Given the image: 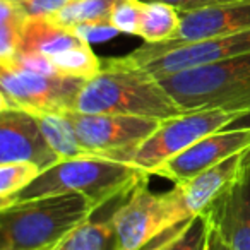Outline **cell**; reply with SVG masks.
Segmentation results:
<instances>
[{
    "label": "cell",
    "instance_id": "obj_1",
    "mask_svg": "<svg viewBox=\"0 0 250 250\" xmlns=\"http://www.w3.org/2000/svg\"><path fill=\"white\" fill-rule=\"evenodd\" d=\"M74 111L167 120L178 117L185 110L160 79L125 57H118L103 60L100 72L84 81Z\"/></svg>",
    "mask_w": 250,
    "mask_h": 250
},
{
    "label": "cell",
    "instance_id": "obj_2",
    "mask_svg": "<svg viewBox=\"0 0 250 250\" xmlns=\"http://www.w3.org/2000/svg\"><path fill=\"white\" fill-rule=\"evenodd\" d=\"M98 208L81 194H60L0 209V250H52Z\"/></svg>",
    "mask_w": 250,
    "mask_h": 250
},
{
    "label": "cell",
    "instance_id": "obj_3",
    "mask_svg": "<svg viewBox=\"0 0 250 250\" xmlns=\"http://www.w3.org/2000/svg\"><path fill=\"white\" fill-rule=\"evenodd\" d=\"M144 177L149 175L129 163L100 156H81L59 161L42 171L36 180L12 197L11 204L50 195L81 194L101 209L130 192Z\"/></svg>",
    "mask_w": 250,
    "mask_h": 250
},
{
    "label": "cell",
    "instance_id": "obj_4",
    "mask_svg": "<svg viewBox=\"0 0 250 250\" xmlns=\"http://www.w3.org/2000/svg\"><path fill=\"white\" fill-rule=\"evenodd\" d=\"M160 81L185 111L226 110L250 115V53Z\"/></svg>",
    "mask_w": 250,
    "mask_h": 250
},
{
    "label": "cell",
    "instance_id": "obj_5",
    "mask_svg": "<svg viewBox=\"0 0 250 250\" xmlns=\"http://www.w3.org/2000/svg\"><path fill=\"white\" fill-rule=\"evenodd\" d=\"M147 180L149 177H144L111 212L115 250H143L167 229L190 219L177 185L156 194Z\"/></svg>",
    "mask_w": 250,
    "mask_h": 250
},
{
    "label": "cell",
    "instance_id": "obj_6",
    "mask_svg": "<svg viewBox=\"0 0 250 250\" xmlns=\"http://www.w3.org/2000/svg\"><path fill=\"white\" fill-rule=\"evenodd\" d=\"M245 113L226 110H192L173 118L161 120L160 127L141 144L130 165L153 175L158 167L167 163L201 141L202 137L218 130L228 129L236 120L245 118Z\"/></svg>",
    "mask_w": 250,
    "mask_h": 250
},
{
    "label": "cell",
    "instance_id": "obj_7",
    "mask_svg": "<svg viewBox=\"0 0 250 250\" xmlns=\"http://www.w3.org/2000/svg\"><path fill=\"white\" fill-rule=\"evenodd\" d=\"M69 117L86 154L129 165L141 144L161 124L158 118L134 115L69 111Z\"/></svg>",
    "mask_w": 250,
    "mask_h": 250
},
{
    "label": "cell",
    "instance_id": "obj_8",
    "mask_svg": "<svg viewBox=\"0 0 250 250\" xmlns=\"http://www.w3.org/2000/svg\"><path fill=\"white\" fill-rule=\"evenodd\" d=\"M83 84V79L0 65V108H21L33 115L69 113L76 110Z\"/></svg>",
    "mask_w": 250,
    "mask_h": 250
},
{
    "label": "cell",
    "instance_id": "obj_9",
    "mask_svg": "<svg viewBox=\"0 0 250 250\" xmlns=\"http://www.w3.org/2000/svg\"><path fill=\"white\" fill-rule=\"evenodd\" d=\"M180 29L173 40L163 43H144L132 53L125 55V59L139 63L177 45L250 31V0H236L229 4L185 11L180 12Z\"/></svg>",
    "mask_w": 250,
    "mask_h": 250
},
{
    "label": "cell",
    "instance_id": "obj_10",
    "mask_svg": "<svg viewBox=\"0 0 250 250\" xmlns=\"http://www.w3.org/2000/svg\"><path fill=\"white\" fill-rule=\"evenodd\" d=\"M243 53H250V31L177 45L173 48L156 53L151 59L143 60L137 65L153 74L156 79H165L185 70L218 63Z\"/></svg>",
    "mask_w": 250,
    "mask_h": 250
},
{
    "label": "cell",
    "instance_id": "obj_11",
    "mask_svg": "<svg viewBox=\"0 0 250 250\" xmlns=\"http://www.w3.org/2000/svg\"><path fill=\"white\" fill-rule=\"evenodd\" d=\"M247 149H250V125H231V129L228 127L202 137L180 154L158 167L153 175L168 178L173 184H185L195 175Z\"/></svg>",
    "mask_w": 250,
    "mask_h": 250
},
{
    "label": "cell",
    "instance_id": "obj_12",
    "mask_svg": "<svg viewBox=\"0 0 250 250\" xmlns=\"http://www.w3.org/2000/svg\"><path fill=\"white\" fill-rule=\"evenodd\" d=\"M29 161L42 171L59 163L36 115L21 108H0V163Z\"/></svg>",
    "mask_w": 250,
    "mask_h": 250
},
{
    "label": "cell",
    "instance_id": "obj_13",
    "mask_svg": "<svg viewBox=\"0 0 250 250\" xmlns=\"http://www.w3.org/2000/svg\"><path fill=\"white\" fill-rule=\"evenodd\" d=\"M228 250H250V161L236 184L204 212Z\"/></svg>",
    "mask_w": 250,
    "mask_h": 250
},
{
    "label": "cell",
    "instance_id": "obj_14",
    "mask_svg": "<svg viewBox=\"0 0 250 250\" xmlns=\"http://www.w3.org/2000/svg\"><path fill=\"white\" fill-rule=\"evenodd\" d=\"M249 151V149H247ZM247 151L233 154L228 160L195 175L185 184H175L190 218L204 214L216 201L223 197L242 177L247 165Z\"/></svg>",
    "mask_w": 250,
    "mask_h": 250
},
{
    "label": "cell",
    "instance_id": "obj_15",
    "mask_svg": "<svg viewBox=\"0 0 250 250\" xmlns=\"http://www.w3.org/2000/svg\"><path fill=\"white\" fill-rule=\"evenodd\" d=\"M84 43L72 29L57 24L52 18H28L22 26L19 53H42L53 57Z\"/></svg>",
    "mask_w": 250,
    "mask_h": 250
},
{
    "label": "cell",
    "instance_id": "obj_16",
    "mask_svg": "<svg viewBox=\"0 0 250 250\" xmlns=\"http://www.w3.org/2000/svg\"><path fill=\"white\" fill-rule=\"evenodd\" d=\"M180 11L165 2H147L143 5L139 35L144 43H163L177 36L180 29Z\"/></svg>",
    "mask_w": 250,
    "mask_h": 250
},
{
    "label": "cell",
    "instance_id": "obj_17",
    "mask_svg": "<svg viewBox=\"0 0 250 250\" xmlns=\"http://www.w3.org/2000/svg\"><path fill=\"white\" fill-rule=\"evenodd\" d=\"M52 250H115V228L111 214L94 219V214Z\"/></svg>",
    "mask_w": 250,
    "mask_h": 250
},
{
    "label": "cell",
    "instance_id": "obj_18",
    "mask_svg": "<svg viewBox=\"0 0 250 250\" xmlns=\"http://www.w3.org/2000/svg\"><path fill=\"white\" fill-rule=\"evenodd\" d=\"M36 117H38L42 130L48 141L50 147L55 151L60 161L89 156L77 139L76 129H74L69 113H46L36 115Z\"/></svg>",
    "mask_w": 250,
    "mask_h": 250
},
{
    "label": "cell",
    "instance_id": "obj_19",
    "mask_svg": "<svg viewBox=\"0 0 250 250\" xmlns=\"http://www.w3.org/2000/svg\"><path fill=\"white\" fill-rule=\"evenodd\" d=\"M50 60L55 65L57 72L63 77H72V79L87 81L94 77L101 70L103 60L96 57L89 43H81L72 48L60 52L57 55L50 57Z\"/></svg>",
    "mask_w": 250,
    "mask_h": 250
},
{
    "label": "cell",
    "instance_id": "obj_20",
    "mask_svg": "<svg viewBox=\"0 0 250 250\" xmlns=\"http://www.w3.org/2000/svg\"><path fill=\"white\" fill-rule=\"evenodd\" d=\"M26 19L12 0H0V63H11L18 57Z\"/></svg>",
    "mask_w": 250,
    "mask_h": 250
},
{
    "label": "cell",
    "instance_id": "obj_21",
    "mask_svg": "<svg viewBox=\"0 0 250 250\" xmlns=\"http://www.w3.org/2000/svg\"><path fill=\"white\" fill-rule=\"evenodd\" d=\"M117 4L118 0H72L50 18L57 24L70 29L83 22L110 21L111 11Z\"/></svg>",
    "mask_w": 250,
    "mask_h": 250
},
{
    "label": "cell",
    "instance_id": "obj_22",
    "mask_svg": "<svg viewBox=\"0 0 250 250\" xmlns=\"http://www.w3.org/2000/svg\"><path fill=\"white\" fill-rule=\"evenodd\" d=\"M42 170L29 161L0 163V209L7 208L12 197L40 177Z\"/></svg>",
    "mask_w": 250,
    "mask_h": 250
},
{
    "label": "cell",
    "instance_id": "obj_23",
    "mask_svg": "<svg viewBox=\"0 0 250 250\" xmlns=\"http://www.w3.org/2000/svg\"><path fill=\"white\" fill-rule=\"evenodd\" d=\"M212 225L208 214L190 218L171 238L165 250H209Z\"/></svg>",
    "mask_w": 250,
    "mask_h": 250
},
{
    "label": "cell",
    "instance_id": "obj_24",
    "mask_svg": "<svg viewBox=\"0 0 250 250\" xmlns=\"http://www.w3.org/2000/svg\"><path fill=\"white\" fill-rule=\"evenodd\" d=\"M143 2L139 0H118L110 16V22L124 35H139Z\"/></svg>",
    "mask_w": 250,
    "mask_h": 250
},
{
    "label": "cell",
    "instance_id": "obj_25",
    "mask_svg": "<svg viewBox=\"0 0 250 250\" xmlns=\"http://www.w3.org/2000/svg\"><path fill=\"white\" fill-rule=\"evenodd\" d=\"M83 42L86 43H101L108 42V40L115 38L117 35H120L117 28L111 24L110 21H93V22H83L77 24L74 28H70Z\"/></svg>",
    "mask_w": 250,
    "mask_h": 250
},
{
    "label": "cell",
    "instance_id": "obj_26",
    "mask_svg": "<svg viewBox=\"0 0 250 250\" xmlns=\"http://www.w3.org/2000/svg\"><path fill=\"white\" fill-rule=\"evenodd\" d=\"M28 18H50L72 0H12Z\"/></svg>",
    "mask_w": 250,
    "mask_h": 250
},
{
    "label": "cell",
    "instance_id": "obj_27",
    "mask_svg": "<svg viewBox=\"0 0 250 250\" xmlns=\"http://www.w3.org/2000/svg\"><path fill=\"white\" fill-rule=\"evenodd\" d=\"M139 2H143V4H147V2H165V4L177 7L180 12H185L202 7H212V5L229 4V2H236V0H139Z\"/></svg>",
    "mask_w": 250,
    "mask_h": 250
},
{
    "label": "cell",
    "instance_id": "obj_28",
    "mask_svg": "<svg viewBox=\"0 0 250 250\" xmlns=\"http://www.w3.org/2000/svg\"><path fill=\"white\" fill-rule=\"evenodd\" d=\"M185 223H187V221H185ZM185 223H182V225H177V226H173V228L167 229L163 235H160L158 238H154L151 243H147V245L144 247L143 250H165L168 243L171 242V238H173V236L177 235L178 231H180V228L185 225Z\"/></svg>",
    "mask_w": 250,
    "mask_h": 250
},
{
    "label": "cell",
    "instance_id": "obj_29",
    "mask_svg": "<svg viewBox=\"0 0 250 250\" xmlns=\"http://www.w3.org/2000/svg\"><path fill=\"white\" fill-rule=\"evenodd\" d=\"M209 250H219V249H218V242H216L214 229H212V235H211V243H209Z\"/></svg>",
    "mask_w": 250,
    "mask_h": 250
},
{
    "label": "cell",
    "instance_id": "obj_30",
    "mask_svg": "<svg viewBox=\"0 0 250 250\" xmlns=\"http://www.w3.org/2000/svg\"><path fill=\"white\" fill-rule=\"evenodd\" d=\"M214 235H216V233H214ZM216 242H218V249H219V250H228V249H226V247L221 243V240L218 238V235H216Z\"/></svg>",
    "mask_w": 250,
    "mask_h": 250
},
{
    "label": "cell",
    "instance_id": "obj_31",
    "mask_svg": "<svg viewBox=\"0 0 250 250\" xmlns=\"http://www.w3.org/2000/svg\"><path fill=\"white\" fill-rule=\"evenodd\" d=\"M247 160H249V161H250V149H249V151H247Z\"/></svg>",
    "mask_w": 250,
    "mask_h": 250
}]
</instances>
